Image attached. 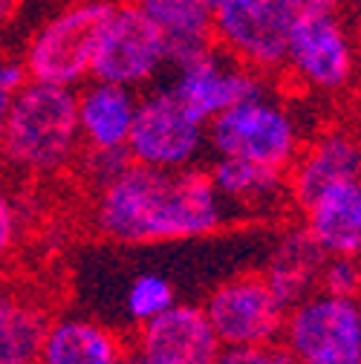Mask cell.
<instances>
[{
  "mask_svg": "<svg viewBox=\"0 0 361 364\" xmlns=\"http://www.w3.org/2000/svg\"><path fill=\"white\" fill-rule=\"evenodd\" d=\"M200 306L222 347L281 344L286 306L266 284L263 272H243L217 284Z\"/></svg>",
  "mask_w": 361,
  "mask_h": 364,
  "instance_id": "obj_7",
  "label": "cell"
},
{
  "mask_svg": "<svg viewBox=\"0 0 361 364\" xmlns=\"http://www.w3.org/2000/svg\"><path fill=\"white\" fill-rule=\"evenodd\" d=\"M324 260H327V252L312 240V235L303 225H295V229H286L275 240L269 260L260 272L266 284L272 287V292L281 298V304L289 309L318 289V275Z\"/></svg>",
  "mask_w": 361,
  "mask_h": 364,
  "instance_id": "obj_17",
  "label": "cell"
},
{
  "mask_svg": "<svg viewBox=\"0 0 361 364\" xmlns=\"http://www.w3.org/2000/svg\"><path fill=\"white\" fill-rule=\"evenodd\" d=\"M26 81H29V75H26L21 61L0 58V142H4V127H6V116H9L12 99Z\"/></svg>",
  "mask_w": 361,
  "mask_h": 364,
  "instance_id": "obj_26",
  "label": "cell"
},
{
  "mask_svg": "<svg viewBox=\"0 0 361 364\" xmlns=\"http://www.w3.org/2000/svg\"><path fill=\"white\" fill-rule=\"evenodd\" d=\"M18 301H21V298H18L6 284H0V318H4V315H6Z\"/></svg>",
  "mask_w": 361,
  "mask_h": 364,
  "instance_id": "obj_27",
  "label": "cell"
},
{
  "mask_svg": "<svg viewBox=\"0 0 361 364\" xmlns=\"http://www.w3.org/2000/svg\"><path fill=\"white\" fill-rule=\"evenodd\" d=\"M21 237V208L9 188L0 182V263L9 260Z\"/></svg>",
  "mask_w": 361,
  "mask_h": 364,
  "instance_id": "obj_25",
  "label": "cell"
},
{
  "mask_svg": "<svg viewBox=\"0 0 361 364\" xmlns=\"http://www.w3.org/2000/svg\"><path fill=\"white\" fill-rule=\"evenodd\" d=\"M341 4L344 0H220L211 12L214 43L260 75L278 73L286 64L292 26L312 15L338 12Z\"/></svg>",
  "mask_w": 361,
  "mask_h": 364,
  "instance_id": "obj_3",
  "label": "cell"
},
{
  "mask_svg": "<svg viewBox=\"0 0 361 364\" xmlns=\"http://www.w3.org/2000/svg\"><path fill=\"white\" fill-rule=\"evenodd\" d=\"M214 364H298L284 344L269 347H222Z\"/></svg>",
  "mask_w": 361,
  "mask_h": 364,
  "instance_id": "obj_24",
  "label": "cell"
},
{
  "mask_svg": "<svg viewBox=\"0 0 361 364\" xmlns=\"http://www.w3.org/2000/svg\"><path fill=\"white\" fill-rule=\"evenodd\" d=\"M303 211V229L327 255L361 257V176L321 191Z\"/></svg>",
  "mask_w": 361,
  "mask_h": 364,
  "instance_id": "obj_16",
  "label": "cell"
},
{
  "mask_svg": "<svg viewBox=\"0 0 361 364\" xmlns=\"http://www.w3.org/2000/svg\"><path fill=\"white\" fill-rule=\"evenodd\" d=\"M284 70L318 93H338L355 75V41L338 12L303 18L292 26Z\"/></svg>",
  "mask_w": 361,
  "mask_h": 364,
  "instance_id": "obj_9",
  "label": "cell"
},
{
  "mask_svg": "<svg viewBox=\"0 0 361 364\" xmlns=\"http://www.w3.org/2000/svg\"><path fill=\"white\" fill-rule=\"evenodd\" d=\"M50 315L32 301H18L0 318V364H38Z\"/></svg>",
  "mask_w": 361,
  "mask_h": 364,
  "instance_id": "obj_20",
  "label": "cell"
},
{
  "mask_svg": "<svg viewBox=\"0 0 361 364\" xmlns=\"http://www.w3.org/2000/svg\"><path fill=\"white\" fill-rule=\"evenodd\" d=\"M130 350L156 364H214L222 344L217 341L203 306L176 301L162 315L136 327Z\"/></svg>",
  "mask_w": 361,
  "mask_h": 364,
  "instance_id": "obj_12",
  "label": "cell"
},
{
  "mask_svg": "<svg viewBox=\"0 0 361 364\" xmlns=\"http://www.w3.org/2000/svg\"><path fill=\"white\" fill-rule=\"evenodd\" d=\"M358 321H361V298H358Z\"/></svg>",
  "mask_w": 361,
  "mask_h": 364,
  "instance_id": "obj_33",
  "label": "cell"
},
{
  "mask_svg": "<svg viewBox=\"0 0 361 364\" xmlns=\"http://www.w3.org/2000/svg\"><path fill=\"white\" fill-rule=\"evenodd\" d=\"M211 186L217 188L225 208H249V211H269L278 208L286 197V173L254 165L235 156H214L211 168Z\"/></svg>",
  "mask_w": 361,
  "mask_h": 364,
  "instance_id": "obj_19",
  "label": "cell"
},
{
  "mask_svg": "<svg viewBox=\"0 0 361 364\" xmlns=\"http://www.w3.org/2000/svg\"><path fill=\"white\" fill-rule=\"evenodd\" d=\"M355 67H358V73H361V38H358V43H355Z\"/></svg>",
  "mask_w": 361,
  "mask_h": 364,
  "instance_id": "obj_31",
  "label": "cell"
},
{
  "mask_svg": "<svg viewBox=\"0 0 361 364\" xmlns=\"http://www.w3.org/2000/svg\"><path fill=\"white\" fill-rule=\"evenodd\" d=\"M225 217L229 208L200 168L159 171L130 162L93 200L96 232L124 246L208 237Z\"/></svg>",
  "mask_w": 361,
  "mask_h": 364,
  "instance_id": "obj_1",
  "label": "cell"
},
{
  "mask_svg": "<svg viewBox=\"0 0 361 364\" xmlns=\"http://www.w3.org/2000/svg\"><path fill=\"white\" fill-rule=\"evenodd\" d=\"M350 9L355 12V18L361 21V0H350Z\"/></svg>",
  "mask_w": 361,
  "mask_h": 364,
  "instance_id": "obj_30",
  "label": "cell"
},
{
  "mask_svg": "<svg viewBox=\"0 0 361 364\" xmlns=\"http://www.w3.org/2000/svg\"><path fill=\"white\" fill-rule=\"evenodd\" d=\"M281 344L298 364H361L358 301L306 295L286 309Z\"/></svg>",
  "mask_w": 361,
  "mask_h": 364,
  "instance_id": "obj_8",
  "label": "cell"
},
{
  "mask_svg": "<svg viewBox=\"0 0 361 364\" xmlns=\"http://www.w3.org/2000/svg\"><path fill=\"white\" fill-rule=\"evenodd\" d=\"M315 292L358 301L361 298V257L327 255V260L321 266V275H318V289Z\"/></svg>",
  "mask_w": 361,
  "mask_h": 364,
  "instance_id": "obj_22",
  "label": "cell"
},
{
  "mask_svg": "<svg viewBox=\"0 0 361 364\" xmlns=\"http://www.w3.org/2000/svg\"><path fill=\"white\" fill-rule=\"evenodd\" d=\"M165 38L168 64L179 67L214 47L211 9L203 0H130Z\"/></svg>",
  "mask_w": 361,
  "mask_h": 364,
  "instance_id": "obj_18",
  "label": "cell"
},
{
  "mask_svg": "<svg viewBox=\"0 0 361 364\" xmlns=\"http://www.w3.org/2000/svg\"><path fill=\"white\" fill-rule=\"evenodd\" d=\"M203 4H205V6H208V9H211V12H214V9H217V6H220V0H203Z\"/></svg>",
  "mask_w": 361,
  "mask_h": 364,
  "instance_id": "obj_32",
  "label": "cell"
},
{
  "mask_svg": "<svg viewBox=\"0 0 361 364\" xmlns=\"http://www.w3.org/2000/svg\"><path fill=\"white\" fill-rule=\"evenodd\" d=\"M361 176V145L350 133L330 130L312 145L301 148L298 159L286 173L289 200L298 208H306L321 191L338 186L344 179Z\"/></svg>",
  "mask_w": 361,
  "mask_h": 364,
  "instance_id": "obj_14",
  "label": "cell"
},
{
  "mask_svg": "<svg viewBox=\"0 0 361 364\" xmlns=\"http://www.w3.org/2000/svg\"><path fill=\"white\" fill-rule=\"evenodd\" d=\"M127 353L130 338L110 324L90 315L64 312L47 321L38 364H122Z\"/></svg>",
  "mask_w": 361,
  "mask_h": 364,
  "instance_id": "obj_13",
  "label": "cell"
},
{
  "mask_svg": "<svg viewBox=\"0 0 361 364\" xmlns=\"http://www.w3.org/2000/svg\"><path fill=\"white\" fill-rule=\"evenodd\" d=\"M122 364H156V361H151V358H145V355H139V353H127V358L122 361Z\"/></svg>",
  "mask_w": 361,
  "mask_h": 364,
  "instance_id": "obj_29",
  "label": "cell"
},
{
  "mask_svg": "<svg viewBox=\"0 0 361 364\" xmlns=\"http://www.w3.org/2000/svg\"><path fill=\"white\" fill-rule=\"evenodd\" d=\"M171 93L183 102L200 122H211L222 110H229L246 99L266 93L263 75L222 53L217 43L197 58L173 67Z\"/></svg>",
  "mask_w": 361,
  "mask_h": 364,
  "instance_id": "obj_11",
  "label": "cell"
},
{
  "mask_svg": "<svg viewBox=\"0 0 361 364\" xmlns=\"http://www.w3.org/2000/svg\"><path fill=\"white\" fill-rule=\"evenodd\" d=\"M162 67H168L162 32L130 0L119 4L99 41L90 78L136 90L153 81Z\"/></svg>",
  "mask_w": 361,
  "mask_h": 364,
  "instance_id": "obj_10",
  "label": "cell"
},
{
  "mask_svg": "<svg viewBox=\"0 0 361 364\" xmlns=\"http://www.w3.org/2000/svg\"><path fill=\"white\" fill-rule=\"evenodd\" d=\"M81 151L75 90L26 81L9 107L0 159L26 176H53Z\"/></svg>",
  "mask_w": 361,
  "mask_h": 364,
  "instance_id": "obj_2",
  "label": "cell"
},
{
  "mask_svg": "<svg viewBox=\"0 0 361 364\" xmlns=\"http://www.w3.org/2000/svg\"><path fill=\"white\" fill-rule=\"evenodd\" d=\"M139 99L133 90L90 78L75 93L81 148H124Z\"/></svg>",
  "mask_w": 361,
  "mask_h": 364,
  "instance_id": "obj_15",
  "label": "cell"
},
{
  "mask_svg": "<svg viewBox=\"0 0 361 364\" xmlns=\"http://www.w3.org/2000/svg\"><path fill=\"white\" fill-rule=\"evenodd\" d=\"M205 127L208 124L200 122L165 87L139 99L124 151L130 162L145 168H159V171L194 168V162L208 148Z\"/></svg>",
  "mask_w": 361,
  "mask_h": 364,
  "instance_id": "obj_6",
  "label": "cell"
},
{
  "mask_svg": "<svg viewBox=\"0 0 361 364\" xmlns=\"http://www.w3.org/2000/svg\"><path fill=\"white\" fill-rule=\"evenodd\" d=\"M173 304H176V289L165 275H159V272H142V275H136L130 281L127 298H124L127 318L136 327L151 321L156 315H162Z\"/></svg>",
  "mask_w": 361,
  "mask_h": 364,
  "instance_id": "obj_21",
  "label": "cell"
},
{
  "mask_svg": "<svg viewBox=\"0 0 361 364\" xmlns=\"http://www.w3.org/2000/svg\"><path fill=\"white\" fill-rule=\"evenodd\" d=\"M21 0H0V26H6L15 15H18Z\"/></svg>",
  "mask_w": 361,
  "mask_h": 364,
  "instance_id": "obj_28",
  "label": "cell"
},
{
  "mask_svg": "<svg viewBox=\"0 0 361 364\" xmlns=\"http://www.w3.org/2000/svg\"><path fill=\"white\" fill-rule=\"evenodd\" d=\"M127 165L130 156L124 148H81V176L96 191L113 182Z\"/></svg>",
  "mask_w": 361,
  "mask_h": 364,
  "instance_id": "obj_23",
  "label": "cell"
},
{
  "mask_svg": "<svg viewBox=\"0 0 361 364\" xmlns=\"http://www.w3.org/2000/svg\"><path fill=\"white\" fill-rule=\"evenodd\" d=\"M116 6V0H72L43 21L29 38L21 61L29 81L70 90L90 81L99 41Z\"/></svg>",
  "mask_w": 361,
  "mask_h": 364,
  "instance_id": "obj_4",
  "label": "cell"
},
{
  "mask_svg": "<svg viewBox=\"0 0 361 364\" xmlns=\"http://www.w3.org/2000/svg\"><path fill=\"white\" fill-rule=\"evenodd\" d=\"M205 130L214 156H235L284 173H289L303 148L295 113L269 93L222 110L208 122Z\"/></svg>",
  "mask_w": 361,
  "mask_h": 364,
  "instance_id": "obj_5",
  "label": "cell"
}]
</instances>
